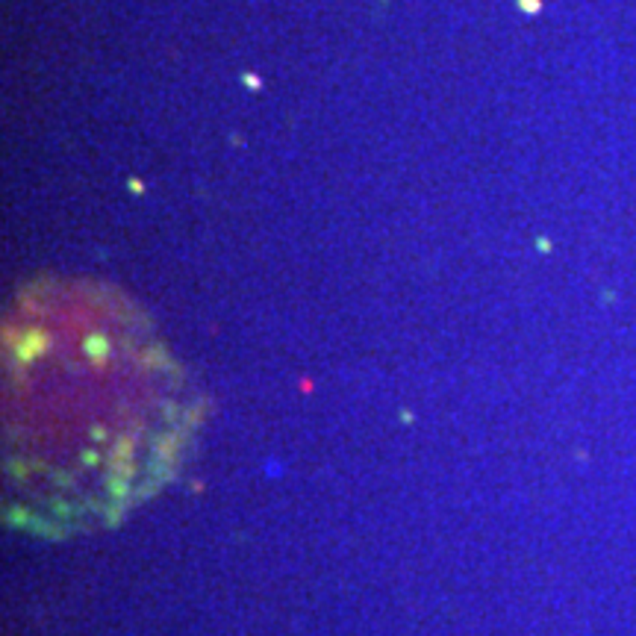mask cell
Wrapping results in <instances>:
<instances>
[{
  "mask_svg": "<svg viewBox=\"0 0 636 636\" xmlns=\"http://www.w3.org/2000/svg\"><path fill=\"white\" fill-rule=\"evenodd\" d=\"M50 327L21 309L6 333L3 492L18 528L68 536L112 525L180 469L197 404L127 309Z\"/></svg>",
  "mask_w": 636,
  "mask_h": 636,
  "instance_id": "1",
  "label": "cell"
}]
</instances>
